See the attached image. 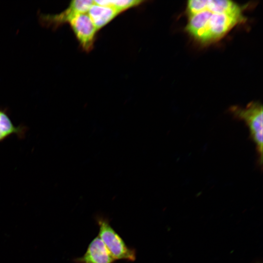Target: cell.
<instances>
[{
	"label": "cell",
	"instance_id": "cell-1",
	"mask_svg": "<svg viewBox=\"0 0 263 263\" xmlns=\"http://www.w3.org/2000/svg\"><path fill=\"white\" fill-rule=\"evenodd\" d=\"M99 227L98 236L115 260L134 262L136 258L135 249L129 247L122 237L113 229L107 218L97 216L95 218Z\"/></svg>",
	"mask_w": 263,
	"mask_h": 263
},
{
	"label": "cell",
	"instance_id": "cell-2",
	"mask_svg": "<svg viewBox=\"0 0 263 263\" xmlns=\"http://www.w3.org/2000/svg\"><path fill=\"white\" fill-rule=\"evenodd\" d=\"M231 113L236 118L247 125L250 137L256 145L259 164L263 162V106L258 102H252L245 108L233 107Z\"/></svg>",
	"mask_w": 263,
	"mask_h": 263
},
{
	"label": "cell",
	"instance_id": "cell-3",
	"mask_svg": "<svg viewBox=\"0 0 263 263\" xmlns=\"http://www.w3.org/2000/svg\"><path fill=\"white\" fill-rule=\"evenodd\" d=\"M243 19L242 14L212 13L204 27L193 37L204 43L216 40Z\"/></svg>",
	"mask_w": 263,
	"mask_h": 263
},
{
	"label": "cell",
	"instance_id": "cell-4",
	"mask_svg": "<svg viewBox=\"0 0 263 263\" xmlns=\"http://www.w3.org/2000/svg\"><path fill=\"white\" fill-rule=\"evenodd\" d=\"M94 3V0H72L69 6L60 13H40L39 15V20L44 26L56 28L62 24L69 23L74 17L79 14L87 13Z\"/></svg>",
	"mask_w": 263,
	"mask_h": 263
},
{
	"label": "cell",
	"instance_id": "cell-5",
	"mask_svg": "<svg viewBox=\"0 0 263 263\" xmlns=\"http://www.w3.org/2000/svg\"><path fill=\"white\" fill-rule=\"evenodd\" d=\"M69 23L83 50L87 52L91 51L97 31L88 14L76 16Z\"/></svg>",
	"mask_w": 263,
	"mask_h": 263
},
{
	"label": "cell",
	"instance_id": "cell-6",
	"mask_svg": "<svg viewBox=\"0 0 263 263\" xmlns=\"http://www.w3.org/2000/svg\"><path fill=\"white\" fill-rule=\"evenodd\" d=\"M115 261L98 236L90 243L82 256L74 259L75 263H114Z\"/></svg>",
	"mask_w": 263,
	"mask_h": 263
},
{
	"label": "cell",
	"instance_id": "cell-7",
	"mask_svg": "<svg viewBox=\"0 0 263 263\" xmlns=\"http://www.w3.org/2000/svg\"><path fill=\"white\" fill-rule=\"evenodd\" d=\"M87 14L97 31L120 14L112 7L94 3L90 7Z\"/></svg>",
	"mask_w": 263,
	"mask_h": 263
},
{
	"label": "cell",
	"instance_id": "cell-8",
	"mask_svg": "<svg viewBox=\"0 0 263 263\" xmlns=\"http://www.w3.org/2000/svg\"><path fill=\"white\" fill-rule=\"evenodd\" d=\"M27 128L23 125L15 126L5 109H0V142L11 135L16 134L20 138L24 137Z\"/></svg>",
	"mask_w": 263,
	"mask_h": 263
},
{
	"label": "cell",
	"instance_id": "cell-9",
	"mask_svg": "<svg viewBox=\"0 0 263 263\" xmlns=\"http://www.w3.org/2000/svg\"><path fill=\"white\" fill-rule=\"evenodd\" d=\"M213 13L242 14L240 7L227 0H206V8Z\"/></svg>",
	"mask_w": 263,
	"mask_h": 263
},
{
	"label": "cell",
	"instance_id": "cell-10",
	"mask_svg": "<svg viewBox=\"0 0 263 263\" xmlns=\"http://www.w3.org/2000/svg\"><path fill=\"white\" fill-rule=\"evenodd\" d=\"M212 13L205 10L189 16L188 22L186 27L187 31L192 36L203 29Z\"/></svg>",
	"mask_w": 263,
	"mask_h": 263
},
{
	"label": "cell",
	"instance_id": "cell-11",
	"mask_svg": "<svg viewBox=\"0 0 263 263\" xmlns=\"http://www.w3.org/2000/svg\"><path fill=\"white\" fill-rule=\"evenodd\" d=\"M144 1L141 0H94V4L112 7L119 14L130 8L139 5Z\"/></svg>",
	"mask_w": 263,
	"mask_h": 263
},
{
	"label": "cell",
	"instance_id": "cell-12",
	"mask_svg": "<svg viewBox=\"0 0 263 263\" xmlns=\"http://www.w3.org/2000/svg\"><path fill=\"white\" fill-rule=\"evenodd\" d=\"M206 0H191L188 2L187 9L189 16L205 10Z\"/></svg>",
	"mask_w": 263,
	"mask_h": 263
},
{
	"label": "cell",
	"instance_id": "cell-13",
	"mask_svg": "<svg viewBox=\"0 0 263 263\" xmlns=\"http://www.w3.org/2000/svg\"><path fill=\"white\" fill-rule=\"evenodd\" d=\"M256 263H262V262H257Z\"/></svg>",
	"mask_w": 263,
	"mask_h": 263
}]
</instances>
